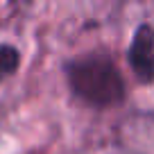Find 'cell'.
I'll return each instance as SVG.
<instances>
[{"mask_svg": "<svg viewBox=\"0 0 154 154\" xmlns=\"http://www.w3.org/2000/svg\"><path fill=\"white\" fill-rule=\"evenodd\" d=\"M70 86L82 100L95 106H109L125 97V84L111 59L102 54L77 59L68 66Z\"/></svg>", "mask_w": 154, "mask_h": 154, "instance_id": "6da1fadb", "label": "cell"}, {"mask_svg": "<svg viewBox=\"0 0 154 154\" xmlns=\"http://www.w3.org/2000/svg\"><path fill=\"white\" fill-rule=\"evenodd\" d=\"M129 63L136 77L145 84L154 82V27L140 25L134 32V41L129 48Z\"/></svg>", "mask_w": 154, "mask_h": 154, "instance_id": "7a4b0ae2", "label": "cell"}, {"mask_svg": "<svg viewBox=\"0 0 154 154\" xmlns=\"http://www.w3.org/2000/svg\"><path fill=\"white\" fill-rule=\"evenodd\" d=\"M18 50L11 48V45H0V79H5L7 75H11V72L18 68Z\"/></svg>", "mask_w": 154, "mask_h": 154, "instance_id": "3957f363", "label": "cell"}]
</instances>
